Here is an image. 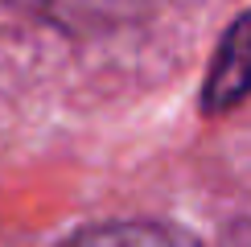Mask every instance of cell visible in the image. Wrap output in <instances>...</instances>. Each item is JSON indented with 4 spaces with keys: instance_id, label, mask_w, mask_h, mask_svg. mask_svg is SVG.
Segmentation results:
<instances>
[{
    "instance_id": "1",
    "label": "cell",
    "mask_w": 251,
    "mask_h": 247,
    "mask_svg": "<svg viewBox=\"0 0 251 247\" xmlns=\"http://www.w3.org/2000/svg\"><path fill=\"white\" fill-rule=\"evenodd\" d=\"M251 95V13H243L226 29L223 46L214 54V66L206 74L202 107L206 111H226Z\"/></svg>"
},
{
    "instance_id": "2",
    "label": "cell",
    "mask_w": 251,
    "mask_h": 247,
    "mask_svg": "<svg viewBox=\"0 0 251 247\" xmlns=\"http://www.w3.org/2000/svg\"><path fill=\"white\" fill-rule=\"evenodd\" d=\"M13 4L54 21L62 29H103L140 17L152 0H13Z\"/></svg>"
},
{
    "instance_id": "3",
    "label": "cell",
    "mask_w": 251,
    "mask_h": 247,
    "mask_svg": "<svg viewBox=\"0 0 251 247\" xmlns=\"http://www.w3.org/2000/svg\"><path fill=\"white\" fill-rule=\"evenodd\" d=\"M62 247H198V243L185 231L165 222H107V226L78 231Z\"/></svg>"
}]
</instances>
